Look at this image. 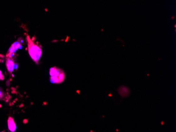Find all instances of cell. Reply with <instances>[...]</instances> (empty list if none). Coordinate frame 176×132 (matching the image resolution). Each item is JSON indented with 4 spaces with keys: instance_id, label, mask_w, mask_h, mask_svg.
I'll use <instances>...</instances> for the list:
<instances>
[{
    "instance_id": "cell-2",
    "label": "cell",
    "mask_w": 176,
    "mask_h": 132,
    "mask_svg": "<svg viewBox=\"0 0 176 132\" xmlns=\"http://www.w3.org/2000/svg\"><path fill=\"white\" fill-rule=\"evenodd\" d=\"M50 81L51 83L59 84L65 81V71L57 67H53L50 69Z\"/></svg>"
},
{
    "instance_id": "cell-3",
    "label": "cell",
    "mask_w": 176,
    "mask_h": 132,
    "mask_svg": "<svg viewBox=\"0 0 176 132\" xmlns=\"http://www.w3.org/2000/svg\"><path fill=\"white\" fill-rule=\"evenodd\" d=\"M5 60H6L5 61V64H6L7 70L10 74H12L14 69L15 63H14L13 58L11 57L10 56H9V57L6 58Z\"/></svg>"
},
{
    "instance_id": "cell-7",
    "label": "cell",
    "mask_w": 176,
    "mask_h": 132,
    "mask_svg": "<svg viewBox=\"0 0 176 132\" xmlns=\"http://www.w3.org/2000/svg\"><path fill=\"white\" fill-rule=\"evenodd\" d=\"M4 96V93L3 92V90L2 89V88L0 87V100H2Z\"/></svg>"
},
{
    "instance_id": "cell-1",
    "label": "cell",
    "mask_w": 176,
    "mask_h": 132,
    "mask_svg": "<svg viewBox=\"0 0 176 132\" xmlns=\"http://www.w3.org/2000/svg\"><path fill=\"white\" fill-rule=\"evenodd\" d=\"M27 40L29 54L33 61L35 62L36 64H38L42 53L41 48L37 44H35L29 35L27 36Z\"/></svg>"
},
{
    "instance_id": "cell-8",
    "label": "cell",
    "mask_w": 176,
    "mask_h": 132,
    "mask_svg": "<svg viewBox=\"0 0 176 132\" xmlns=\"http://www.w3.org/2000/svg\"><path fill=\"white\" fill-rule=\"evenodd\" d=\"M4 79V76L3 75L2 71L0 70V80H3Z\"/></svg>"
},
{
    "instance_id": "cell-4",
    "label": "cell",
    "mask_w": 176,
    "mask_h": 132,
    "mask_svg": "<svg viewBox=\"0 0 176 132\" xmlns=\"http://www.w3.org/2000/svg\"><path fill=\"white\" fill-rule=\"evenodd\" d=\"M19 49H22V46H21L20 41H16L15 43H14L11 45L10 48V49L8 50V52L7 53L6 57H7L10 56V54H12V53H14Z\"/></svg>"
},
{
    "instance_id": "cell-5",
    "label": "cell",
    "mask_w": 176,
    "mask_h": 132,
    "mask_svg": "<svg viewBox=\"0 0 176 132\" xmlns=\"http://www.w3.org/2000/svg\"><path fill=\"white\" fill-rule=\"evenodd\" d=\"M7 125H8V129L11 132H15L17 129V126L15 124V122L13 118L12 117H10L8 118L7 120Z\"/></svg>"
},
{
    "instance_id": "cell-6",
    "label": "cell",
    "mask_w": 176,
    "mask_h": 132,
    "mask_svg": "<svg viewBox=\"0 0 176 132\" xmlns=\"http://www.w3.org/2000/svg\"><path fill=\"white\" fill-rule=\"evenodd\" d=\"M120 88H121V89L123 90V91L119 89V93L122 96L127 97V96L129 95V93H130V91H129V89L128 87H121Z\"/></svg>"
}]
</instances>
